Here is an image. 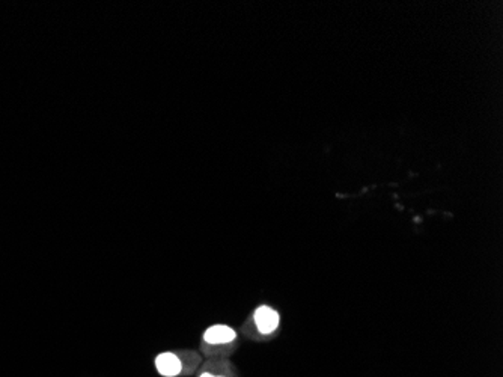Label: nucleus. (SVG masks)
Segmentation results:
<instances>
[{
	"mask_svg": "<svg viewBox=\"0 0 503 377\" xmlns=\"http://www.w3.org/2000/svg\"><path fill=\"white\" fill-rule=\"evenodd\" d=\"M255 323L262 334H271L279 326V314L270 307H259L255 311Z\"/></svg>",
	"mask_w": 503,
	"mask_h": 377,
	"instance_id": "obj_1",
	"label": "nucleus"
},
{
	"mask_svg": "<svg viewBox=\"0 0 503 377\" xmlns=\"http://www.w3.org/2000/svg\"><path fill=\"white\" fill-rule=\"evenodd\" d=\"M155 367L164 377H175L183 370V364L174 354H161L155 359Z\"/></svg>",
	"mask_w": 503,
	"mask_h": 377,
	"instance_id": "obj_2",
	"label": "nucleus"
},
{
	"mask_svg": "<svg viewBox=\"0 0 503 377\" xmlns=\"http://www.w3.org/2000/svg\"><path fill=\"white\" fill-rule=\"evenodd\" d=\"M204 340L210 344H226L235 340V331L225 325H216L205 331Z\"/></svg>",
	"mask_w": 503,
	"mask_h": 377,
	"instance_id": "obj_3",
	"label": "nucleus"
},
{
	"mask_svg": "<svg viewBox=\"0 0 503 377\" xmlns=\"http://www.w3.org/2000/svg\"><path fill=\"white\" fill-rule=\"evenodd\" d=\"M201 377H217V376H213V374H210V373H204Z\"/></svg>",
	"mask_w": 503,
	"mask_h": 377,
	"instance_id": "obj_4",
	"label": "nucleus"
}]
</instances>
